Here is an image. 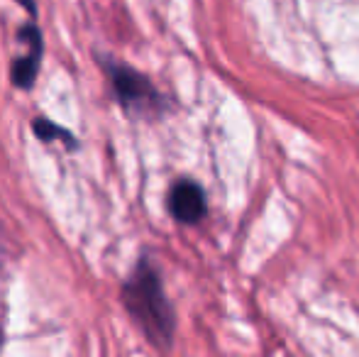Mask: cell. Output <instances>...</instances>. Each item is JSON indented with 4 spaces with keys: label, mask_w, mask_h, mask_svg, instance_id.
Wrapping results in <instances>:
<instances>
[{
    "label": "cell",
    "mask_w": 359,
    "mask_h": 357,
    "mask_svg": "<svg viewBox=\"0 0 359 357\" xmlns=\"http://www.w3.org/2000/svg\"><path fill=\"white\" fill-rule=\"evenodd\" d=\"M123 304L154 348H171L176 333L174 306L166 299L161 276L149 260H140L130 279L123 284Z\"/></svg>",
    "instance_id": "obj_1"
},
{
    "label": "cell",
    "mask_w": 359,
    "mask_h": 357,
    "mask_svg": "<svg viewBox=\"0 0 359 357\" xmlns=\"http://www.w3.org/2000/svg\"><path fill=\"white\" fill-rule=\"evenodd\" d=\"M103 69L108 72V79L113 83L115 98L123 105V110L130 118H159L166 110V100L159 93L144 74L135 72L125 62H115V59L103 57Z\"/></svg>",
    "instance_id": "obj_2"
},
{
    "label": "cell",
    "mask_w": 359,
    "mask_h": 357,
    "mask_svg": "<svg viewBox=\"0 0 359 357\" xmlns=\"http://www.w3.org/2000/svg\"><path fill=\"white\" fill-rule=\"evenodd\" d=\"M169 210L179 223L196 225L198 220L205 218V210H208L203 189L189 179L176 181L169 191Z\"/></svg>",
    "instance_id": "obj_3"
},
{
    "label": "cell",
    "mask_w": 359,
    "mask_h": 357,
    "mask_svg": "<svg viewBox=\"0 0 359 357\" xmlns=\"http://www.w3.org/2000/svg\"><path fill=\"white\" fill-rule=\"evenodd\" d=\"M20 39L27 42L29 52L25 57L15 59L13 64V83L22 90H29L37 81V74H39V64H42V52H44V44H42V32H39L37 25H25L20 29Z\"/></svg>",
    "instance_id": "obj_4"
},
{
    "label": "cell",
    "mask_w": 359,
    "mask_h": 357,
    "mask_svg": "<svg viewBox=\"0 0 359 357\" xmlns=\"http://www.w3.org/2000/svg\"><path fill=\"white\" fill-rule=\"evenodd\" d=\"M32 130H34V135H37V137L42 140V142H52V140H64V144H67L69 149H76L74 135L69 133V130H64V128H59V125H54L52 120H47V118H34Z\"/></svg>",
    "instance_id": "obj_5"
},
{
    "label": "cell",
    "mask_w": 359,
    "mask_h": 357,
    "mask_svg": "<svg viewBox=\"0 0 359 357\" xmlns=\"http://www.w3.org/2000/svg\"><path fill=\"white\" fill-rule=\"evenodd\" d=\"M25 10L29 13V18H37V8H34V0H18Z\"/></svg>",
    "instance_id": "obj_6"
},
{
    "label": "cell",
    "mask_w": 359,
    "mask_h": 357,
    "mask_svg": "<svg viewBox=\"0 0 359 357\" xmlns=\"http://www.w3.org/2000/svg\"><path fill=\"white\" fill-rule=\"evenodd\" d=\"M0 345H3V330H0Z\"/></svg>",
    "instance_id": "obj_7"
}]
</instances>
